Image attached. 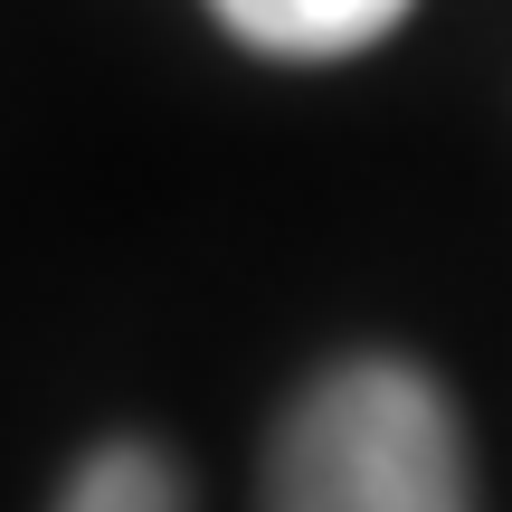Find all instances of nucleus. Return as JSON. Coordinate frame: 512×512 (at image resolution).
<instances>
[{"label":"nucleus","instance_id":"obj_1","mask_svg":"<svg viewBox=\"0 0 512 512\" xmlns=\"http://www.w3.org/2000/svg\"><path fill=\"white\" fill-rule=\"evenodd\" d=\"M266 512H475L456 408L408 361L323 370L275 427Z\"/></svg>","mask_w":512,"mask_h":512},{"label":"nucleus","instance_id":"obj_2","mask_svg":"<svg viewBox=\"0 0 512 512\" xmlns=\"http://www.w3.org/2000/svg\"><path fill=\"white\" fill-rule=\"evenodd\" d=\"M266 57H351L408 19V0H209Z\"/></svg>","mask_w":512,"mask_h":512},{"label":"nucleus","instance_id":"obj_3","mask_svg":"<svg viewBox=\"0 0 512 512\" xmlns=\"http://www.w3.org/2000/svg\"><path fill=\"white\" fill-rule=\"evenodd\" d=\"M57 512H181V475L152 446H95L57 494Z\"/></svg>","mask_w":512,"mask_h":512}]
</instances>
